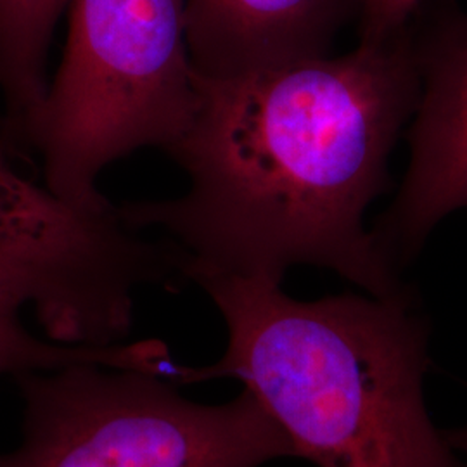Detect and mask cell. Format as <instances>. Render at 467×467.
<instances>
[{
  "instance_id": "1",
  "label": "cell",
  "mask_w": 467,
  "mask_h": 467,
  "mask_svg": "<svg viewBox=\"0 0 467 467\" xmlns=\"http://www.w3.org/2000/svg\"><path fill=\"white\" fill-rule=\"evenodd\" d=\"M198 106L168 154L182 198L118 204L137 231L161 229L206 270L283 283L329 268L370 296L412 293L364 217L389 189L388 163L418 102L409 25L381 44L234 78L196 73Z\"/></svg>"
},
{
  "instance_id": "2",
  "label": "cell",
  "mask_w": 467,
  "mask_h": 467,
  "mask_svg": "<svg viewBox=\"0 0 467 467\" xmlns=\"http://www.w3.org/2000/svg\"><path fill=\"white\" fill-rule=\"evenodd\" d=\"M227 326V348L177 384L244 383L317 467H467L434 428L422 381L428 326L412 293L301 301L279 281L196 270Z\"/></svg>"
},
{
  "instance_id": "3",
  "label": "cell",
  "mask_w": 467,
  "mask_h": 467,
  "mask_svg": "<svg viewBox=\"0 0 467 467\" xmlns=\"http://www.w3.org/2000/svg\"><path fill=\"white\" fill-rule=\"evenodd\" d=\"M67 49L28 135L46 187L90 212L113 202L102 168L142 148L168 150L189 129L196 71L185 0H69Z\"/></svg>"
},
{
  "instance_id": "4",
  "label": "cell",
  "mask_w": 467,
  "mask_h": 467,
  "mask_svg": "<svg viewBox=\"0 0 467 467\" xmlns=\"http://www.w3.org/2000/svg\"><path fill=\"white\" fill-rule=\"evenodd\" d=\"M21 443L0 467H260L296 449L260 399L202 405L144 370L75 364L16 376Z\"/></svg>"
},
{
  "instance_id": "5",
  "label": "cell",
  "mask_w": 467,
  "mask_h": 467,
  "mask_svg": "<svg viewBox=\"0 0 467 467\" xmlns=\"http://www.w3.org/2000/svg\"><path fill=\"white\" fill-rule=\"evenodd\" d=\"M115 206L90 212L57 198L19 175L0 146V308H30L56 343L119 345L135 293L189 283V254L170 237L146 239Z\"/></svg>"
},
{
  "instance_id": "6",
  "label": "cell",
  "mask_w": 467,
  "mask_h": 467,
  "mask_svg": "<svg viewBox=\"0 0 467 467\" xmlns=\"http://www.w3.org/2000/svg\"><path fill=\"white\" fill-rule=\"evenodd\" d=\"M419 94L407 125L409 165L374 227L388 260L409 265L434 227L467 210V15L449 9L412 32Z\"/></svg>"
},
{
  "instance_id": "7",
  "label": "cell",
  "mask_w": 467,
  "mask_h": 467,
  "mask_svg": "<svg viewBox=\"0 0 467 467\" xmlns=\"http://www.w3.org/2000/svg\"><path fill=\"white\" fill-rule=\"evenodd\" d=\"M360 0H185L194 71L234 78L326 57Z\"/></svg>"
},
{
  "instance_id": "8",
  "label": "cell",
  "mask_w": 467,
  "mask_h": 467,
  "mask_svg": "<svg viewBox=\"0 0 467 467\" xmlns=\"http://www.w3.org/2000/svg\"><path fill=\"white\" fill-rule=\"evenodd\" d=\"M69 0H0V144L21 152L47 96V54Z\"/></svg>"
},
{
  "instance_id": "9",
  "label": "cell",
  "mask_w": 467,
  "mask_h": 467,
  "mask_svg": "<svg viewBox=\"0 0 467 467\" xmlns=\"http://www.w3.org/2000/svg\"><path fill=\"white\" fill-rule=\"evenodd\" d=\"M75 364H98L121 370H144L168 378L173 370L168 347L161 339L119 343L111 347H77L44 341L30 333L17 314L0 308V376L56 370Z\"/></svg>"
},
{
  "instance_id": "10",
  "label": "cell",
  "mask_w": 467,
  "mask_h": 467,
  "mask_svg": "<svg viewBox=\"0 0 467 467\" xmlns=\"http://www.w3.org/2000/svg\"><path fill=\"white\" fill-rule=\"evenodd\" d=\"M422 0H360V44H381L401 32Z\"/></svg>"
},
{
  "instance_id": "11",
  "label": "cell",
  "mask_w": 467,
  "mask_h": 467,
  "mask_svg": "<svg viewBox=\"0 0 467 467\" xmlns=\"http://www.w3.org/2000/svg\"><path fill=\"white\" fill-rule=\"evenodd\" d=\"M445 440L455 451H464L467 453V428H459V430H445Z\"/></svg>"
}]
</instances>
